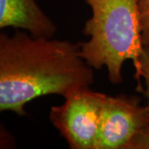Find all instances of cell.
<instances>
[{"mask_svg": "<svg viewBox=\"0 0 149 149\" xmlns=\"http://www.w3.org/2000/svg\"><path fill=\"white\" fill-rule=\"evenodd\" d=\"M141 37L143 46L149 45V0H139Z\"/></svg>", "mask_w": 149, "mask_h": 149, "instance_id": "52a82bcc", "label": "cell"}, {"mask_svg": "<svg viewBox=\"0 0 149 149\" xmlns=\"http://www.w3.org/2000/svg\"><path fill=\"white\" fill-rule=\"evenodd\" d=\"M107 95L90 89L76 91L50 109L49 119L72 149H95Z\"/></svg>", "mask_w": 149, "mask_h": 149, "instance_id": "3957f363", "label": "cell"}, {"mask_svg": "<svg viewBox=\"0 0 149 149\" xmlns=\"http://www.w3.org/2000/svg\"><path fill=\"white\" fill-rule=\"evenodd\" d=\"M92 16L83 33L89 40L80 42V55L94 69L106 67L109 80L120 84L122 70L131 60L136 68L143 52L139 0H85Z\"/></svg>", "mask_w": 149, "mask_h": 149, "instance_id": "7a4b0ae2", "label": "cell"}, {"mask_svg": "<svg viewBox=\"0 0 149 149\" xmlns=\"http://www.w3.org/2000/svg\"><path fill=\"white\" fill-rule=\"evenodd\" d=\"M13 27L37 37H53L57 27L36 0H0V28Z\"/></svg>", "mask_w": 149, "mask_h": 149, "instance_id": "5b68a950", "label": "cell"}, {"mask_svg": "<svg viewBox=\"0 0 149 149\" xmlns=\"http://www.w3.org/2000/svg\"><path fill=\"white\" fill-rule=\"evenodd\" d=\"M135 96H108L102 111L95 149H125L142 128L149 125V111Z\"/></svg>", "mask_w": 149, "mask_h": 149, "instance_id": "277c9868", "label": "cell"}, {"mask_svg": "<svg viewBox=\"0 0 149 149\" xmlns=\"http://www.w3.org/2000/svg\"><path fill=\"white\" fill-rule=\"evenodd\" d=\"M125 149H149V125L139 130Z\"/></svg>", "mask_w": 149, "mask_h": 149, "instance_id": "ba28073f", "label": "cell"}, {"mask_svg": "<svg viewBox=\"0 0 149 149\" xmlns=\"http://www.w3.org/2000/svg\"><path fill=\"white\" fill-rule=\"evenodd\" d=\"M94 68L80 55V43L37 37L16 29L0 33V111L26 114L25 106L49 95L67 97L90 89Z\"/></svg>", "mask_w": 149, "mask_h": 149, "instance_id": "6da1fadb", "label": "cell"}, {"mask_svg": "<svg viewBox=\"0 0 149 149\" xmlns=\"http://www.w3.org/2000/svg\"><path fill=\"white\" fill-rule=\"evenodd\" d=\"M137 81L139 82V87L141 91L142 85L140 80L143 79L144 81V88H143L142 92L147 99L146 107L149 111V45L144 46L143 52L139 57V61L138 66L135 68V75Z\"/></svg>", "mask_w": 149, "mask_h": 149, "instance_id": "8992f818", "label": "cell"}]
</instances>
